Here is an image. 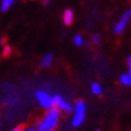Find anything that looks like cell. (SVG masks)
Listing matches in <instances>:
<instances>
[{"mask_svg": "<svg viewBox=\"0 0 131 131\" xmlns=\"http://www.w3.org/2000/svg\"><path fill=\"white\" fill-rule=\"evenodd\" d=\"M61 117L62 113L56 108L46 111L42 118L36 123V131H56L59 127Z\"/></svg>", "mask_w": 131, "mask_h": 131, "instance_id": "1", "label": "cell"}, {"mask_svg": "<svg viewBox=\"0 0 131 131\" xmlns=\"http://www.w3.org/2000/svg\"><path fill=\"white\" fill-rule=\"evenodd\" d=\"M85 116H86V103L83 100H78L74 106L71 126L74 128H79L85 121Z\"/></svg>", "mask_w": 131, "mask_h": 131, "instance_id": "2", "label": "cell"}, {"mask_svg": "<svg viewBox=\"0 0 131 131\" xmlns=\"http://www.w3.org/2000/svg\"><path fill=\"white\" fill-rule=\"evenodd\" d=\"M34 97H35L37 103L40 104L44 110L48 111L50 109L54 108V95L50 94L48 91L37 90L34 93Z\"/></svg>", "mask_w": 131, "mask_h": 131, "instance_id": "3", "label": "cell"}, {"mask_svg": "<svg viewBox=\"0 0 131 131\" xmlns=\"http://www.w3.org/2000/svg\"><path fill=\"white\" fill-rule=\"evenodd\" d=\"M131 21V10H126L125 12L121 15L118 20L115 23L113 26V32L116 35L122 34L128 27V25Z\"/></svg>", "mask_w": 131, "mask_h": 131, "instance_id": "4", "label": "cell"}, {"mask_svg": "<svg viewBox=\"0 0 131 131\" xmlns=\"http://www.w3.org/2000/svg\"><path fill=\"white\" fill-rule=\"evenodd\" d=\"M54 108L58 109L61 113H71L74 110V106L71 104L67 99L60 95V94H56L54 95Z\"/></svg>", "mask_w": 131, "mask_h": 131, "instance_id": "5", "label": "cell"}, {"mask_svg": "<svg viewBox=\"0 0 131 131\" xmlns=\"http://www.w3.org/2000/svg\"><path fill=\"white\" fill-rule=\"evenodd\" d=\"M74 19H75V14H74V11L70 10V9H66L63 14H62V21L65 26H71L74 23Z\"/></svg>", "mask_w": 131, "mask_h": 131, "instance_id": "6", "label": "cell"}, {"mask_svg": "<svg viewBox=\"0 0 131 131\" xmlns=\"http://www.w3.org/2000/svg\"><path fill=\"white\" fill-rule=\"evenodd\" d=\"M53 61H54V56L52 54L51 52H48V53L43 56L42 60H41V65L43 68H49L52 66Z\"/></svg>", "mask_w": 131, "mask_h": 131, "instance_id": "7", "label": "cell"}, {"mask_svg": "<svg viewBox=\"0 0 131 131\" xmlns=\"http://www.w3.org/2000/svg\"><path fill=\"white\" fill-rule=\"evenodd\" d=\"M90 90L92 92V94L95 95V96L102 95V92H103V89L101 86V84L98 83V82H92L91 85H90Z\"/></svg>", "mask_w": 131, "mask_h": 131, "instance_id": "8", "label": "cell"}, {"mask_svg": "<svg viewBox=\"0 0 131 131\" xmlns=\"http://www.w3.org/2000/svg\"><path fill=\"white\" fill-rule=\"evenodd\" d=\"M73 42H74V45L77 46V47H83V46H85L86 45V40H85V37H84L82 34H79V33H77L74 35L73 37Z\"/></svg>", "mask_w": 131, "mask_h": 131, "instance_id": "9", "label": "cell"}, {"mask_svg": "<svg viewBox=\"0 0 131 131\" xmlns=\"http://www.w3.org/2000/svg\"><path fill=\"white\" fill-rule=\"evenodd\" d=\"M119 83L122 84L123 86L130 88L131 86V75L129 73L122 74L119 76Z\"/></svg>", "mask_w": 131, "mask_h": 131, "instance_id": "10", "label": "cell"}, {"mask_svg": "<svg viewBox=\"0 0 131 131\" xmlns=\"http://www.w3.org/2000/svg\"><path fill=\"white\" fill-rule=\"evenodd\" d=\"M14 3H15V0H1V2H0V10L3 13L8 12L14 5Z\"/></svg>", "mask_w": 131, "mask_h": 131, "instance_id": "11", "label": "cell"}, {"mask_svg": "<svg viewBox=\"0 0 131 131\" xmlns=\"http://www.w3.org/2000/svg\"><path fill=\"white\" fill-rule=\"evenodd\" d=\"M90 42L94 46H98L101 43V35L99 33H93L90 37Z\"/></svg>", "mask_w": 131, "mask_h": 131, "instance_id": "12", "label": "cell"}, {"mask_svg": "<svg viewBox=\"0 0 131 131\" xmlns=\"http://www.w3.org/2000/svg\"><path fill=\"white\" fill-rule=\"evenodd\" d=\"M11 53H12V47L8 44L4 45L2 47V56L3 57H9Z\"/></svg>", "mask_w": 131, "mask_h": 131, "instance_id": "13", "label": "cell"}, {"mask_svg": "<svg viewBox=\"0 0 131 131\" xmlns=\"http://www.w3.org/2000/svg\"><path fill=\"white\" fill-rule=\"evenodd\" d=\"M127 66H128V73L131 75V53L127 58Z\"/></svg>", "mask_w": 131, "mask_h": 131, "instance_id": "14", "label": "cell"}, {"mask_svg": "<svg viewBox=\"0 0 131 131\" xmlns=\"http://www.w3.org/2000/svg\"><path fill=\"white\" fill-rule=\"evenodd\" d=\"M21 131H36V129L32 128V127H24V129Z\"/></svg>", "mask_w": 131, "mask_h": 131, "instance_id": "15", "label": "cell"}, {"mask_svg": "<svg viewBox=\"0 0 131 131\" xmlns=\"http://www.w3.org/2000/svg\"><path fill=\"white\" fill-rule=\"evenodd\" d=\"M24 129V127L23 126H16V127H14L12 129V131H21Z\"/></svg>", "mask_w": 131, "mask_h": 131, "instance_id": "16", "label": "cell"}, {"mask_svg": "<svg viewBox=\"0 0 131 131\" xmlns=\"http://www.w3.org/2000/svg\"><path fill=\"white\" fill-rule=\"evenodd\" d=\"M41 1H42V3H43V5H48L49 3H50V0H41Z\"/></svg>", "mask_w": 131, "mask_h": 131, "instance_id": "17", "label": "cell"}, {"mask_svg": "<svg viewBox=\"0 0 131 131\" xmlns=\"http://www.w3.org/2000/svg\"><path fill=\"white\" fill-rule=\"evenodd\" d=\"M0 44H1L2 46L6 45V41H5V38H1V40H0Z\"/></svg>", "mask_w": 131, "mask_h": 131, "instance_id": "18", "label": "cell"}, {"mask_svg": "<svg viewBox=\"0 0 131 131\" xmlns=\"http://www.w3.org/2000/svg\"><path fill=\"white\" fill-rule=\"evenodd\" d=\"M96 131H101V130H99V129H98V130H96Z\"/></svg>", "mask_w": 131, "mask_h": 131, "instance_id": "19", "label": "cell"}]
</instances>
